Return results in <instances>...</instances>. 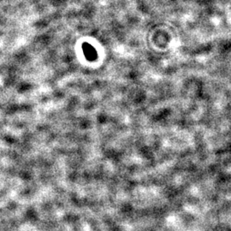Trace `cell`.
<instances>
[{
	"label": "cell",
	"mask_w": 231,
	"mask_h": 231,
	"mask_svg": "<svg viewBox=\"0 0 231 231\" xmlns=\"http://www.w3.org/2000/svg\"><path fill=\"white\" fill-rule=\"evenodd\" d=\"M82 50L85 57H86L88 60L93 61V60H95V59L97 58V52H96L94 48H93L90 44H88V43H84L82 45Z\"/></svg>",
	"instance_id": "cell-1"
}]
</instances>
